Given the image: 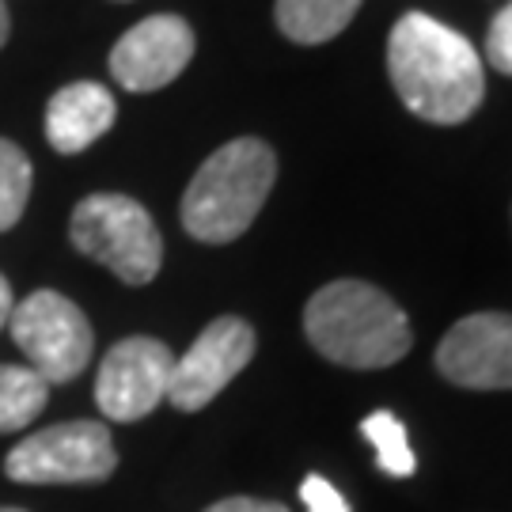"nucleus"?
I'll return each mask as SVG.
<instances>
[{
    "label": "nucleus",
    "mask_w": 512,
    "mask_h": 512,
    "mask_svg": "<svg viewBox=\"0 0 512 512\" xmlns=\"http://www.w3.org/2000/svg\"><path fill=\"white\" fill-rule=\"evenodd\" d=\"M387 73L410 114L433 126L467 122L486 99L482 57L425 12H406L387 38Z\"/></svg>",
    "instance_id": "obj_1"
},
{
    "label": "nucleus",
    "mask_w": 512,
    "mask_h": 512,
    "mask_svg": "<svg viewBox=\"0 0 512 512\" xmlns=\"http://www.w3.org/2000/svg\"><path fill=\"white\" fill-rule=\"evenodd\" d=\"M304 334L342 368H387L403 361L414 334L406 311L368 281H330L304 308Z\"/></svg>",
    "instance_id": "obj_2"
},
{
    "label": "nucleus",
    "mask_w": 512,
    "mask_h": 512,
    "mask_svg": "<svg viewBox=\"0 0 512 512\" xmlns=\"http://www.w3.org/2000/svg\"><path fill=\"white\" fill-rule=\"evenodd\" d=\"M274 179L277 156L266 141L239 137L220 145L186 186L183 228L198 243H232L255 224Z\"/></svg>",
    "instance_id": "obj_3"
},
{
    "label": "nucleus",
    "mask_w": 512,
    "mask_h": 512,
    "mask_svg": "<svg viewBox=\"0 0 512 512\" xmlns=\"http://www.w3.org/2000/svg\"><path fill=\"white\" fill-rule=\"evenodd\" d=\"M69 236L80 255L103 262L126 285H148L160 274L164 239L141 202L126 194H92L73 209Z\"/></svg>",
    "instance_id": "obj_4"
},
{
    "label": "nucleus",
    "mask_w": 512,
    "mask_h": 512,
    "mask_svg": "<svg viewBox=\"0 0 512 512\" xmlns=\"http://www.w3.org/2000/svg\"><path fill=\"white\" fill-rule=\"evenodd\" d=\"M118 452L103 421H61L19 440L4 459V475L23 486H73L114 475Z\"/></svg>",
    "instance_id": "obj_5"
},
{
    "label": "nucleus",
    "mask_w": 512,
    "mask_h": 512,
    "mask_svg": "<svg viewBox=\"0 0 512 512\" xmlns=\"http://www.w3.org/2000/svg\"><path fill=\"white\" fill-rule=\"evenodd\" d=\"M8 330L46 384H69L92 361L95 334L88 315L76 308L69 296L54 289H38L12 308Z\"/></svg>",
    "instance_id": "obj_6"
},
{
    "label": "nucleus",
    "mask_w": 512,
    "mask_h": 512,
    "mask_svg": "<svg viewBox=\"0 0 512 512\" xmlns=\"http://www.w3.org/2000/svg\"><path fill=\"white\" fill-rule=\"evenodd\" d=\"M255 357V330L239 315H220L198 334V342L175 357L167 403L194 414L217 399Z\"/></svg>",
    "instance_id": "obj_7"
},
{
    "label": "nucleus",
    "mask_w": 512,
    "mask_h": 512,
    "mask_svg": "<svg viewBox=\"0 0 512 512\" xmlns=\"http://www.w3.org/2000/svg\"><path fill=\"white\" fill-rule=\"evenodd\" d=\"M175 353L160 338H122L95 376V403L110 421H141L167 399Z\"/></svg>",
    "instance_id": "obj_8"
},
{
    "label": "nucleus",
    "mask_w": 512,
    "mask_h": 512,
    "mask_svg": "<svg viewBox=\"0 0 512 512\" xmlns=\"http://www.w3.org/2000/svg\"><path fill=\"white\" fill-rule=\"evenodd\" d=\"M437 368L444 380L467 391H509L512 387V315L478 311L459 319L440 338Z\"/></svg>",
    "instance_id": "obj_9"
},
{
    "label": "nucleus",
    "mask_w": 512,
    "mask_h": 512,
    "mask_svg": "<svg viewBox=\"0 0 512 512\" xmlns=\"http://www.w3.org/2000/svg\"><path fill=\"white\" fill-rule=\"evenodd\" d=\"M194 57V31L183 16H148L114 42L110 76L126 92H160Z\"/></svg>",
    "instance_id": "obj_10"
},
{
    "label": "nucleus",
    "mask_w": 512,
    "mask_h": 512,
    "mask_svg": "<svg viewBox=\"0 0 512 512\" xmlns=\"http://www.w3.org/2000/svg\"><path fill=\"white\" fill-rule=\"evenodd\" d=\"M114 118H118L114 95L95 80H76L65 84L46 107V141L54 145V152L76 156L92 148L114 126Z\"/></svg>",
    "instance_id": "obj_11"
},
{
    "label": "nucleus",
    "mask_w": 512,
    "mask_h": 512,
    "mask_svg": "<svg viewBox=\"0 0 512 512\" xmlns=\"http://www.w3.org/2000/svg\"><path fill=\"white\" fill-rule=\"evenodd\" d=\"M361 0H277L274 16L281 35L300 46H319L346 31Z\"/></svg>",
    "instance_id": "obj_12"
},
{
    "label": "nucleus",
    "mask_w": 512,
    "mask_h": 512,
    "mask_svg": "<svg viewBox=\"0 0 512 512\" xmlns=\"http://www.w3.org/2000/svg\"><path fill=\"white\" fill-rule=\"evenodd\" d=\"M50 399V384L27 365H0V433L27 429Z\"/></svg>",
    "instance_id": "obj_13"
},
{
    "label": "nucleus",
    "mask_w": 512,
    "mask_h": 512,
    "mask_svg": "<svg viewBox=\"0 0 512 512\" xmlns=\"http://www.w3.org/2000/svg\"><path fill=\"white\" fill-rule=\"evenodd\" d=\"M361 433L368 437V444L376 448L380 459V471L391 478H410L418 471V459L410 452V440H406V425L391 410H376L361 421Z\"/></svg>",
    "instance_id": "obj_14"
},
{
    "label": "nucleus",
    "mask_w": 512,
    "mask_h": 512,
    "mask_svg": "<svg viewBox=\"0 0 512 512\" xmlns=\"http://www.w3.org/2000/svg\"><path fill=\"white\" fill-rule=\"evenodd\" d=\"M31 179L35 171H31V160L23 156V148L0 137V232L19 224L27 198H31Z\"/></svg>",
    "instance_id": "obj_15"
},
{
    "label": "nucleus",
    "mask_w": 512,
    "mask_h": 512,
    "mask_svg": "<svg viewBox=\"0 0 512 512\" xmlns=\"http://www.w3.org/2000/svg\"><path fill=\"white\" fill-rule=\"evenodd\" d=\"M486 61L497 73L512 76V0L497 12L490 31H486Z\"/></svg>",
    "instance_id": "obj_16"
},
{
    "label": "nucleus",
    "mask_w": 512,
    "mask_h": 512,
    "mask_svg": "<svg viewBox=\"0 0 512 512\" xmlns=\"http://www.w3.org/2000/svg\"><path fill=\"white\" fill-rule=\"evenodd\" d=\"M300 497H304L308 512H349V501L338 494L323 475L304 478V482H300Z\"/></svg>",
    "instance_id": "obj_17"
},
{
    "label": "nucleus",
    "mask_w": 512,
    "mask_h": 512,
    "mask_svg": "<svg viewBox=\"0 0 512 512\" xmlns=\"http://www.w3.org/2000/svg\"><path fill=\"white\" fill-rule=\"evenodd\" d=\"M205 512H289L277 501H258V497H224L217 505H209Z\"/></svg>",
    "instance_id": "obj_18"
},
{
    "label": "nucleus",
    "mask_w": 512,
    "mask_h": 512,
    "mask_svg": "<svg viewBox=\"0 0 512 512\" xmlns=\"http://www.w3.org/2000/svg\"><path fill=\"white\" fill-rule=\"evenodd\" d=\"M12 308H16V300H12V285H8V277L0 274V330L8 327V319H12Z\"/></svg>",
    "instance_id": "obj_19"
},
{
    "label": "nucleus",
    "mask_w": 512,
    "mask_h": 512,
    "mask_svg": "<svg viewBox=\"0 0 512 512\" xmlns=\"http://www.w3.org/2000/svg\"><path fill=\"white\" fill-rule=\"evenodd\" d=\"M8 42V4L0 0V46Z\"/></svg>",
    "instance_id": "obj_20"
},
{
    "label": "nucleus",
    "mask_w": 512,
    "mask_h": 512,
    "mask_svg": "<svg viewBox=\"0 0 512 512\" xmlns=\"http://www.w3.org/2000/svg\"><path fill=\"white\" fill-rule=\"evenodd\" d=\"M0 512H23V509H0Z\"/></svg>",
    "instance_id": "obj_21"
}]
</instances>
